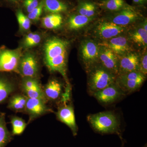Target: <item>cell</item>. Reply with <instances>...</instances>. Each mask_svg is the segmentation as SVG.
<instances>
[{"label":"cell","instance_id":"cell-1","mask_svg":"<svg viewBox=\"0 0 147 147\" xmlns=\"http://www.w3.org/2000/svg\"><path fill=\"white\" fill-rule=\"evenodd\" d=\"M68 42L57 38L48 40L44 45V60L50 71L61 74L68 84L67 76V62Z\"/></svg>","mask_w":147,"mask_h":147},{"label":"cell","instance_id":"cell-2","mask_svg":"<svg viewBox=\"0 0 147 147\" xmlns=\"http://www.w3.org/2000/svg\"><path fill=\"white\" fill-rule=\"evenodd\" d=\"M87 69L88 88L92 94L115 82L117 75L98 63Z\"/></svg>","mask_w":147,"mask_h":147},{"label":"cell","instance_id":"cell-3","mask_svg":"<svg viewBox=\"0 0 147 147\" xmlns=\"http://www.w3.org/2000/svg\"><path fill=\"white\" fill-rule=\"evenodd\" d=\"M87 119L93 129L98 133L120 134L119 120L113 112H100L89 115Z\"/></svg>","mask_w":147,"mask_h":147},{"label":"cell","instance_id":"cell-4","mask_svg":"<svg viewBox=\"0 0 147 147\" xmlns=\"http://www.w3.org/2000/svg\"><path fill=\"white\" fill-rule=\"evenodd\" d=\"M144 9L145 7L128 4L118 11L106 12L104 18L119 26L127 27L144 19Z\"/></svg>","mask_w":147,"mask_h":147},{"label":"cell","instance_id":"cell-5","mask_svg":"<svg viewBox=\"0 0 147 147\" xmlns=\"http://www.w3.org/2000/svg\"><path fill=\"white\" fill-rule=\"evenodd\" d=\"M146 79V76L140 71H133L117 75L115 83L126 94L139 89Z\"/></svg>","mask_w":147,"mask_h":147},{"label":"cell","instance_id":"cell-6","mask_svg":"<svg viewBox=\"0 0 147 147\" xmlns=\"http://www.w3.org/2000/svg\"><path fill=\"white\" fill-rule=\"evenodd\" d=\"M127 29L104 18L96 24L92 33L95 37L104 41L123 34Z\"/></svg>","mask_w":147,"mask_h":147},{"label":"cell","instance_id":"cell-7","mask_svg":"<svg viewBox=\"0 0 147 147\" xmlns=\"http://www.w3.org/2000/svg\"><path fill=\"white\" fill-rule=\"evenodd\" d=\"M81 58L87 69L98 63L99 45L90 39L84 40L80 48Z\"/></svg>","mask_w":147,"mask_h":147},{"label":"cell","instance_id":"cell-8","mask_svg":"<svg viewBox=\"0 0 147 147\" xmlns=\"http://www.w3.org/2000/svg\"><path fill=\"white\" fill-rule=\"evenodd\" d=\"M21 57L20 50H2L0 51V71H17Z\"/></svg>","mask_w":147,"mask_h":147},{"label":"cell","instance_id":"cell-9","mask_svg":"<svg viewBox=\"0 0 147 147\" xmlns=\"http://www.w3.org/2000/svg\"><path fill=\"white\" fill-rule=\"evenodd\" d=\"M100 45L108 47L118 56H121L133 51L131 42L127 36L123 34L102 41Z\"/></svg>","mask_w":147,"mask_h":147},{"label":"cell","instance_id":"cell-10","mask_svg":"<svg viewBox=\"0 0 147 147\" xmlns=\"http://www.w3.org/2000/svg\"><path fill=\"white\" fill-rule=\"evenodd\" d=\"M38 72V64L33 54L26 53L21 57L18 67V72L24 77L35 78Z\"/></svg>","mask_w":147,"mask_h":147},{"label":"cell","instance_id":"cell-11","mask_svg":"<svg viewBox=\"0 0 147 147\" xmlns=\"http://www.w3.org/2000/svg\"><path fill=\"white\" fill-rule=\"evenodd\" d=\"M98 63L117 76L118 56L108 47L99 44Z\"/></svg>","mask_w":147,"mask_h":147},{"label":"cell","instance_id":"cell-12","mask_svg":"<svg viewBox=\"0 0 147 147\" xmlns=\"http://www.w3.org/2000/svg\"><path fill=\"white\" fill-rule=\"evenodd\" d=\"M99 102L109 104L115 102L125 94L120 88L117 84L113 83L109 86L92 94Z\"/></svg>","mask_w":147,"mask_h":147},{"label":"cell","instance_id":"cell-13","mask_svg":"<svg viewBox=\"0 0 147 147\" xmlns=\"http://www.w3.org/2000/svg\"><path fill=\"white\" fill-rule=\"evenodd\" d=\"M139 57L140 55L133 51L118 56V75L131 71H139Z\"/></svg>","mask_w":147,"mask_h":147},{"label":"cell","instance_id":"cell-14","mask_svg":"<svg viewBox=\"0 0 147 147\" xmlns=\"http://www.w3.org/2000/svg\"><path fill=\"white\" fill-rule=\"evenodd\" d=\"M22 89L27 97L37 98L46 102L44 91L39 82L35 78L24 77L22 84Z\"/></svg>","mask_w":147,"mask_h":147},{"label":"cell","instance_id":"cell-15","mask_svg":"<svg viewBox=\"0 0 147 147\" xmlns=\"http://www.w3.org/2000/svg\"><path fill=\"white\" fill-rule=\"evenodd\" d=\"M56 115L59 120L65 124L71 129L73 136H76L78 128L76 125L74 110L72 105L70 104H64L59 108Z\"/></svg>","mask_w":147,"mask_h":147},{"label":"cell","instance_id":"cell-16","mask_svg":"<svg viewBox=\"0 0 147 147\" xmlns=\"http://www.w3.org/2000/svg\"><path fill=\"white\" fill-rule=\"evenodd\" d=\"M25 111L30 116V121L46 113L53 112L46 105V102L37 98L27 99Z\"/></svg>","mask_w":147,"mask_h":147},{"label":"cell","instance_id":"cell-17","mask_svg":"<svg viewBox=\"0 0 147 147\" xmlns=\"http://www.w3.org/2000/svg\"><path fill=\"white\" fill-rule=\"evenodd\" d=\"M43 12L47 13H67L75 8L71 2L65 0H42Z\"/></svg>","mask_w":147,"mask_h":147},{"label":"cell","instance_id":"cell-18","mask_svg":"<svg viewBox=\"0 0 147 147\" xmlns=\"http://www.w3.org/2000/svg\"><path fill=\"white\" fill-rule=\"evenodd\" d=\"M74 9L76 13L90 18H95L101 10L93 0H77Z\"/></svg>","mask_w":147,"mask_h":147},{"label":"cell","instance_id":"cell-19","mask_svg":"<svg viewBox=\"0 0 147 147\" xmlns=\"http://www.w3.org/2000/svg\"><path fill=\"white\" fill-rule=\"evenodd\" d=\"M127 36L131 43L146 49L147 32L142 26L137 27L129 31Z\"/></svg>","mask_w":147,"mask_h":147},{"label":"cell","instance_id":"cell-20","mask_svg":"<svg viewBox=\"0 0 147 147\" xmlns=\"http://www.w3.org/2000/svg\"><path fill=\"white\" fill-rule=\"evenodd\" d=\"M94 18L83 16L75 12L69 15L67 19V26L70 30H80L86 26Z\"/></svg>","mask_w":147,"mask_h":147},{"label":"cell","instance_id":"cell-21","mask_svg":"<svg viewBox=\"0 0 147 147\" xmlns=\"http://www.w3.org/2000/svg\"><path fill=\"white\" fill-rule=\"evenodd\" d=\"M62 84L57 79H52L47 83L43 90L47 99L55 100L60 97L62 91Z\"/></svg>","mask_w":147,"mask_h":147},{"label":"cell","instance_id":"cell-22","mask_svg":"<svg viewBox=\"0 0 147 147\" xmlns=\"http://www.w3.org/2000/svg\"><path fill=\"white\" fill-rule=\"evenodd\" d=\"M42 26L46 28L55 30L59 28L63 22L61 13H47L41 19Z\"/></svg>","mask_w":147,"mask_h":147},{"label":"cell","instance_id":"cell-23","mask_svg":"<svg viewBox=\"0 0 147 147\" xmlns=\"http://www.w3.org/2000/svg\"><path fill=\"white\" fill-rule=\"evenodd\" d=\"M97 3L100 9L105 12L118 11L128 5L125 0H104Z\"/></svg>","mask_w":147,"mask_h":147},{"label":"cell","instance_id":"cell-24","mask_svg":"<svg viewBox=\"0 0 147 147\" xmlns=\"http://www.w3.org/2000/svg\"><path fill=\"white\" fill-rule=\"evenodd\" d=\"M12 134L6 126L5 115L0 114V147H5L11 141Z\"/></svg>","mask_w":147,"mask_h":147},{"label":"cell","instance_id":"cell-25","mask_svg":"<svg viewBox=\"0 0 147 147\" xmlns=\"http://www.w3.org/2000/svg\"><path fill=\"white\" fill-rule=\"evenodd\" d=\"M28 98L21 94H16L11 98L8 103V108L13 111H25Z\"/></svg>","mask_w":147,"mask_h":147},{"label":"cell","instance_id":"cell-26","mask_svg":"<svg viewBox=\"0 0 147 147\" xmlns=\"http://www.w3.org/2000/svg\"><path fill=\"white\" fill-rule=\"evenodd\" d=\"M14 90L15 87L11 82L0 76V103L4 101Z\"/></svg>","mask_w":147,"mask_h":147},{"label":"cell","instance_id":"cell-27","mask_svg":"<svg viewBox=\"0 0 147 147\" xmlns=\"http://www.w3.org/2000/svg\"><path fill=\"white\" fill-rule=\"evenodd\" d=\"M16 15L20 30L23 31L29 30L31 27V20L25 15L21 7L16 9Z\"/></svg>","mask_w":147,"mask_h":147},{"label":"cell","instance_id":"cell-28","mask_svg":"<svg viewBox=\"0 0 147 147\" xmlns=\"http://www.w3.org/2000/svg\"><path fill=\"white\" fill-rule=\"evenodd\" d=\"M11 123L12 125V135H21L27 126V123L25 121L18 117H12L11 119Z\"/></svg>","mask_w":147,"mask_h":147},{"label":"cell","instance_id":"cell-29","mask_svg":"<svg viewBox=\"0 0 147 147\" xmlns=\"http://www.w3.org/2000/svg\"><path fill=\"white\" fill-rule=\"evenodd\" d=\"M41 40L40 35L36 33H30L24 38L23 45L26 48H31L38 45Z\"/></svg>","mask_w":147,"mask_h":147},{"label":"cell","instance_id":"cell-30","mask_svg":"<svg viewBox=\"0 0 147 147\" xmlns=\"http://www.w3.org/2000/svg\"><path fill=\"white\" fill-rule=\"evenodd\" d=\"M41 1L42 0H23L21 8L28 13L39 5Z\"/></svg>","mask_w":147,"mask_h":147},{"label":"cell","instance_id":"cell-31","mask_svg":"<svg viewBox=\"0 0 147 147\" xmlns=\"http://www.w3.org/2000/svg\"><path fill=\"white\" fill-rule=\"evenodd\" d=\"M43 12V4L42 0L39 5L32 11L31 12L28 13L27 16L31 21H36L39 20Z\"/></svg>","mask_w":147,"mask_h":147},{"label":"cell","instance_id":"cell-32","mask_svg":"<svg viewBox=\"0 0 147 147\" xmlns=\"http://www.w3.org/2000/svg\"><path fill=\"white\" fill-rule=\"evenodd\" d=\"M139 71L147 76V51H144L139 57Z\"/></svg>","mask_w":147,"mask_h":147},{"label":"cell","instance_id":"cell-33","mask_svg":"<svg viewBox=\"0 0 147 147\" xmlns=\"http://www.w3.org/2000/svg\"><path fill=\"white\" fill-rule=\"evenodd\" d=\"M23 0H0V5L9 7H17V9L21 7Z\"/></svg>","mask_w":147,"mask_h":147},{"label":"cell","instance_id":"cell-34","mask_svg":"<svg viewBox=\"0 0 147 147\" xmlns=\"http://www.w3.org/2000/svg\"><path fill=\"white\" fill-rule=\"evenodd\" d=\"M134 5L135 6L145 7L147 0H132Z\"/></svg>","mask_w":147,"mask_h":147},{"label":"cell","instance_id":"cell-35","mask_svg":"<svg viewBox=\"0 0 147 147\" xmlns=\"http://www.w3.org/2000/svg\"><path fill=\"white\" fill-rule=\"evenodd\" d=\"M143 22H143V24H142V27L144 29V30L145 31L147 32V18H145L144 19V21H143Z\"/></svg>","mask_w":147,"mask_h":147},{"label":"cell","instance_id":"cell-36","mask_svg":"<svg viewBox=\"0 0 147 147\" xmlns=\"http://www.w3.org/2000/svg\"><path fill=\"white\" fill-rule=\"evenodd\" d=\"M96 3L100 2L102 1H104V0H93Z\"/></svg>","mask_w":147,"mask_h":147},{"label":"cell","instance_id":"cell-37","mask_svg":"<svg viewBox=\"0 0 147 147\" xmlns=\"http://www.w3.org/2000/svg\"><path fill=\"white\" fill-rule=\"evenodd\" d=\"M65 1H67L70 2V0H65Z\"/></svg>","mask_w":147,"mask_h":147},{"label":"cell","instance_id":"cell-38","mask_svg":"<svg viewBox=\"0 0 147 147\" xmlns=\"http://www.w3.org/2000/svg\"><path fill=\"white\" fill-rule=\"evenodd\" d=\"M144 147H147V145H146H146H145L144 146Z\"/></svg>","mask_w":147,"mask_h":147},{"label":"cell","instance_id":"cell-39","mask_svg":"<svg viewBox=\"0 0 147 147\" xmlns=\"http://www.w3.org/2000/svg\"><path fill=\"white\" fill-rule=\"evenodd\" d=\"M1 49H0V51H1Z\"/></svg>","mask_w":147,"mask_h":147},{"label":"cell","instance_id":"cell-40","mask_svg":"<svg viewBox=\"0 0 147 147\" xmlns=\"http://www.w3.org/2000/svg\"></svg>","mask_w":147,"mask_h":147}]
</instances>
